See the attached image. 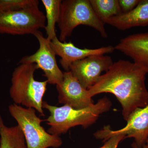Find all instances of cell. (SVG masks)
Masks as SVG:
<instances>
[{"mask_svg":"<svg viewBox=\"0 0 148 148\" xmlns=\"http://www.w3.org/2000/svg\"><path fill=\"white\" fill-rule=\"evenodd\" d=\"M146 73L135 63L119 60L114 63L97 82L88 89L92 98L103 92L114 95L122 107V114L127 121L130 114L148 104Z\"/></svg>","mask_w":148,"mask_h":148,"instance_id":"6da1fadb","label":"cell"},{"mask_svg":"<svg viewBox=\"0 0 148 148\" xmlns=\"http://www.w3.org/2000/svg\"><path fill=\"white\" fill-rule=\"evenodd\" d=\"M111 106V101L106 97L92 106L82 109H74L66 105L56 107L43 101V108L50 113V115L45 120L50 126L47 132L51 135L60 136L77 125L87 128L95 122L100 115L108 111Z\"/></svg>","mask_w":148,"mask_h":148,"instance_id":"7a4b0ae2","label":"cell"},{"mask_svg":"<svg viewBox=\"0 0 148 148\" xmlns=\"http://www.w3.org/2000/svg\"><path fill=\"white\" fill-rule=\"evenodd\" d=\"M38 69L35 64H19L12 74L10 95L15 104L34 109L44 116L43 98L48 82L35 79L34 73Z\"/></svg>","mask_w":148,"mask_h":148,"instance_id":"3957f363","label":"cell"},{"mask_svg":"<svg viewBox=\"0 0 148 148\" xmlns=\"http://www.w3.org/2000/svg\"><path fill=\"white\" fill-rule=\"evenodd\" d=\"M57 24L60 32L59 40L62 42H66L79 25L92 27L103 38H108L105 24L95 13L89 0L62 1Z\"/></svg>","mask_w":148,"mask_h":148,"instance_id":"277c9868","label":"cell"},{"mask_svg":"<svg viewBox=\"0 0 148 148\" xmlns=\"http://www.w3.org/2000/svg\"><path fill=\"white\" fill-rule=\"evenodd\" d=\"M8 109L23 132L27 148H58L62 145L60 136L49 134L41 126L44 120L37 116L34 109L23 108L15 103Z\"/></svg>","mask_w":148,"mask_h":148,"instance_id":"5b68a950","label":"cell"},{"mask_svg":"<svg viewBox=\"0 0 148 148\" xmlns=\"http://www.w3.org/2000/svg\"><path fill=\"white\" fill-rule=\"evenodd\" d=\"M45 15L38 5L13 11H0V34L34 35L46 26Z\"/></svg>","mask_w":148,"mask_h":148,"instance_id":"8992f818","label":"cell"},{"mask_svg":"<svg viewBox=\"0 0 148 148\" xmlns=\"http://www.w3.org/2000/svg\"><path fill=\"white\" fill-rule=\"evenodd\" d=\"M34 36L39 43L38 49L34 54L23 57L18 64H36L38 69L43 71L48 83L56 85L61 84L64 79V73L58 67L50 41L45 38L40 31Z\"/></svg>","mask_w":148,"mask_h":148,"instance_id":"52a82bcc","label":"cell"},{"mask_svg":"<svg viewBox=\"0 0 148 148\" xmlns=\"http://www.w3.org/2000/svg\"><path fill=\"white\" fill-rule=\"evenodd\" d=\"M126 121V126L121 129L112 130L110 126H106L95 132L94 136L106 142L114 135H123L126 138H134L137 145L143 147L148 139V104L144 108L135 110Z\"/></svg>","mask_w":148,"mask_h":148,"instance_id":"ba28073f","label":"cell"},{"mask_svg":"<svg viewBox=\"0 0 148 148\" xmlns=\"http://www.w3.org/2000/svg\"><path fill=\"white\" fill-rule=\"evenodd\" d=\"M114 63L110 56L104 55L90 56L72 64L69 71L86 89L97 82L103 72H107Z\"/></svg>","mask_w":148,"mask_h":148,"instance_id":"9c48e42d","label":"cell"},{"mask_svg":"<svg viewBox=\"0 0 148 148\" xmlns=\"http://www.w3.org/2000/svg\"><path fill=\"white\" fill-rule=\"evenodd\" d=\"M58 103L75 109H82L94 105L88 89L84 88L69 71L64 72L61 84L56 85Z\"/></svg>","mask_w":148,"mask_h":148,"instance_id":"30bf717a","label":"cell"},{"mask_svg":"<svg viewBox=\"0 0 148 148\" xmlns=\"http://www.w3.org/2000/svg\"><path fill=\"white\" fill-rule=\"evenodd\" d=\"M50 45L56 55L61 57L60 63L64 70L69 71L70 67L74 62L95 55H104L111 53L115 50L112 46L103 47L94 49H81L77 47L73 43L62 42L57 37L50 41Z\"/></svg>","mask_w":148,"mask_h":148,"instance_id":"8fae6325","label":"cell"},{"mask_svg":"<svg viewBox=\"0 0 148 148\" xmlns=\"http://www.w3.org/2000/svg\"><path fill=\"white\" fill-rule=\"evenodd\" d=\"M114 48L132 58L133 63L148 74V32L122 38Z\"/></svg>","mask_w":148,"mask_h":148,"instance_id":"7c38bea8","label":"cell"},{"mask_svg":"<svg viewBox=\"0 0 148 148\" xmlns=\"http://www.w3.org/2000/svg\"><path fill=\"white\" fill-rule=\"evenodd\" d=\"M120 30L148 26V0H140L135 8L109 18L105 22Z\"/></svg>","mask_w":148,"mask_h":148,"instance_id":"4fadbf2b","label":"cell"},{"mask_svg":"<svg viewBox=\"0 0 148 148\" xmlns=\"http://www.w3.org/2000/svg\"><path fill=\"white\" fill-rule=\"evenodd\" d=\"M0 148H27L23 132L18 125L8 127L0 114Z\"/></svg>","mask_w":148,"mask_h":148,"instance_id":"5bb4252c","label":"cell"},{"mask_svg":"<svg viewBox=\"0 0 148 148\" xmlns=\"http://www.w3.org/2000/svg\"><path fill=\"white\" fill-rule=\"evenodd\" d=\"M61 0H42L46 12L47 24L45 29L47 38L51 41L56 36V24H57L60 14Z\"/></svg>","mask_w":148,"mask_h":148,"instance_id":"9a60e30c","label":"cell"},{"mask_svg":"<svg viewBox=\"0 0 148 148\" xmlns=\"http://www.w3.org/2000/svg\"><path fill=\"white\" fill-rule=\"evenodd\" d=\"M98 18L105 24L109 18L122 13L118 0H89Z\"/></svg>","mask_w":148,"mask_h":148,"instance_id":"2e32d148","label":"cell"},{"mask_svg":"<svg viewBox=\"0 0 148 148\" xmlns=\"http://www.w3.org/2000/svg\"><path fill=\"white\" fill-rule=\"evenodd\" d=\"M39 5L38 0H0V11H13Z\"/></svg>","mask_w":148,"mask_h":148,"instance_id":"e0dca14e","label":"cell"},{"mask_svg":"<svg viewBox=\"0 0 148 148\" xmlns=\"http://www.w3.org/2000/svg\"><path fill=\"white\" fill-rule=\"evenodd\" d=\"M140 1V0H119L122 13L131 11L138 5Z\"/></svg>","mask_w":148,"mask_h":148,"instance_id":"ac0fdd59","label":"cell"},{"mask_svg":"<svg viewBox=\"0 0 148 148\" xmlns=\"http://www.w3.org/2000/svg\"><path fill=\"white\" fill-rule=\"evenodd\" d=\"M126 138L125 135H114L107 140L103 147L99 148H117L119 143Z\"/></svg>","mask_w":148,"mask_h":148,"instance_id":"d6986e66","label":"cell"},{"mask_svg":"<svg viewBox=\"0 0 148 148\" xmlns=\"http://www.w3.org/2000/svg\"><path fill=\"white\" fill-rule=\"evenodd\" d=\"M132 147L133 148H142L141 147H139L136 145V143H133L132 145Z\"/></svg>","mask_w":148,"mask_h":148,"instance_id":"ffe728a7","label":"cell"},{"mask_svg":"<svg viewBox=\"0 0 148 148\" xmlns=\"http://www.w3.org/2000/svg\"><path fill=\"white\" fill-rule=\"evenodd\" d=\"M146 143H147V145H145L143 146V148H148V140H147V142H146Z\"/></svg>","mask_w":148,"mask_h":148,"instance_id":"44dd1931","label":"cell"}]
</instances>
